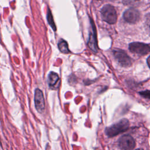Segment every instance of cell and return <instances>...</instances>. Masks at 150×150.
Listing matches in <instances>:
<instances>
[{
  "label": "cell",
  "mask_w": 150,
  "mask_h": 150,
  "mask_svg": "<svg viewBox=\"0 0 150 150\" xmlns=\"http://www.w3.org/2000/svg\"><path fill=\"white\" fill-rule=\"evenodd\" d=\"M139 93L140 96H141L144 98H145L147 99L149 98V91L148 90L139 92Z\"/></svg>",
  "instance_id": "cell-12"
},
{
  "label": "cell",
  "mask_w": 150,
  "mask_h": 150,
  "mask_svg": "<svg viewBox=\"0 0 150 150\" xmlns=\"http://www.w3.org/2000/svg\"><path fill=\"white\" fill-rule=\"evenodd\" d=\"M47 21L48 23L49 24V25L53 29V30L54 31H56V25L54 24V22L53 18V16H52V13L50 12V10L49 9H48L47 13Z\"/></svg>",
  "instance_id": "cell-11"
},
{
  "label": "cell",
  "mask_w": 150,
  "mask_h": 150,
  "mask_svg": "<svg viewBox=\"0 0 150 150\" xmlns=\"http://www.w3.org/2000/svg\"><path fill=\"white\" fill-rule=\"evenodd\" d=\"M112 54L118 63L124 67H130L132 65V59L127 54V53L121 49H114L112 50Z\"/></svg>",
  "instance_id": "cell-3"
},
{
  "label": "cell",
  "mask_w": 150,
  "mask_h": 150,
  "mask_svg": "<svg viewBox=\"0 0 150 150\" xmlns=\"http://www.w3.org/2000/svg\"><path fill=\"white\" fill-rule=\"evenodd\" d=\"M58 48L59 50L63 53H69L70 52L69 47H68V44L66 41H65L63 39H61L59 43H58Z\"/></svg>",
  "instance_id": "cell-10"
},
{
  "label": "cell",
  "mask_w": 150,
  "mask_h": 150,
  "mask_svg": "<svg viewBox=\"0 0 150 150\" xmlns=\"http://www.w3.org/2000/svg\"><path fill=\"white\" fill-rule=\"evenodd\" d=\"M91 25H92V32L90 33L89 39L88 42V45L90 48L95 53L97 52V38H96V29L94 27V24L93 23L92 20L91 19Z\"/></svg>",
  "instance_id": "cell-8"
},
{
  "label": "cell",
  "mask_w": 150,
  "mask_h": 150,
  "mask_svg": "<svg viewBox=\"0 0 150 150\" xmlns=\"http://www.w3.org/2000/svg\"><path fill=\"white\" fill-rule=\"evenodd\" d=\"M149 58H150V57L149 56L148 58H147V60H146V61H147V63H148V66L149 67Z\"/></svg>",
  "instance_id": "cell-13"
},
{
  "label": "cell",
  "mask_w": 150,
  "mask_h": 150,
  "mask_svg": "<svg viewBox=\"0 0 150 150\" xmlns=\"http://www.w3.org/2000/svg\"><path fill=\"white\" fill-rule=\"evenodd\" d=\"M35 105L39 113L43 112L45 108V99L42 91L39 88H36L35 91Z\"/></svg>",
  "instance_id": "cell-7"
},
{
  "label": "cell",
  "mask_w": 150,
  "mask_h": 150,
  "mask_svg": "<svg viewBox=\"0 0 150 150\" xmlns=\"http://www.w3.org/2000/svg\"><path fill=\"white\" fill-rule=\"evenodd\" d=\"M135 150H144V149H142V148H138V149H135Z\"/></svg>",
  "instance_id": "cell-14"
},
{
  "label": "cell",
  "mask_w": 150,
  "mask_h": 150,
  "mask_svg": "<svg viewBox=\"0 0 150 150\" xmlns=\"http://www.w3.org/2000/svg\"><path fill=\"white\" fill-rule=\"evenodd\" d=\"M140 18L139 12L135 8H131L127 9L123 13L124 20L130 23L137 22Z\"/></svg>",
  "instance_id": "cell-6"
},
{
  "label": "cell",
  "mask_w": 150,
  "mask_h": 150,
  "mask_svg": "<svg viewBox=\"0 0 150 150\" xmlns=\"http://www.w3.org/2000/svg\"><path fill=\"white\" fill-rule=\"evenodd\" d=\"M103 20L109 24H114L117 22V15L115 8L110 4L104 5L101 9Z\"/></svg>",
  "instance_id": "cell-2"
},
{
  "label": "cell",
  "mask_w": 150,
  "mask_h": 150,
  "mask_svg": "<svg viewBox=\"0 0 150 150\" xmlns=\"http://www.w3.org/2000/svg\"><path fill=\"white\" fill-rule=\"evenodd\" d=\"M59 80V77L58 74L54 71H51L47 77V84L49 87H53L55 86Z\"/></svg>",
  "instance_id": "cell-9"
},
{
  "label": "cell",
  "mask_w": 150,
  "mask_h": 150,
  "mask_svg": "<svg viewBox=\"0 0 150 150\" xmlns=\"http://www.w3.org/2000/svg\"><path fill=\"white\" fill-rule=\"evenodd\" d=\"M129 126V121L126 118H123L117 122L107 127L105 129V133L108 137H115L126 131L128 129Z\"/></svg>",
  "instance_id": "cell-1"
},
{
  "label": "cell",
  "mask_w": 150,
  "mask_h": 150,
  "mask_svg": "<svg viewBox=\"0 0 150 150\" xmlns=\"http://www.w3.org/2000/svg\"><path fill=\"white\" fill-rule=\"evenodd\" d=\"M120 148L123 150H132L135 146L134 139L130 135H123L118 141Z\"/></svg>",
  "instance_id": "cell-5"
},
{
  "label": "cell",
  "mask_w": 150,
  "mask_h": 150,
  "mask_svg": "<svg viewBox=\"0 0 150 150\" xmlns=\"http://www.w3.org/2000/svg\"><path fill=\"white\" fill-rule=\"evenodd\" d=\"M129 50L130 52L139 55H146L150 52L149 44L142 42H132L129 44Z\"/></svg>",
  "instance_id": "cell-4"
}]
</instances>
